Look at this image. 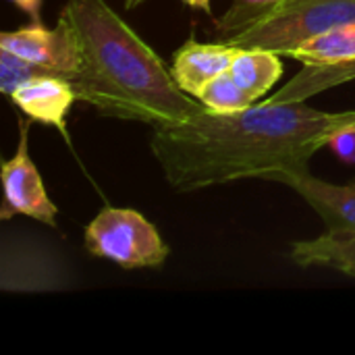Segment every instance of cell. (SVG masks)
Returning <instances> with one entry per match:
<instances>
[{"instance_id":"d6986e66","label":"cell","mask_w":355,"mask_h":355,"mask_svg":"<svg viewBox=\"0 0 355 355\" xmlns=\"http://www.w3.org/2000/svg\"><path fill=\"white\" fill-rule=\"evenodd\" d=\"M141 2H144V0H125V6H127V8H135V6H139Z\"/></svg>"},{"instance_id":"e0dca14e","label":"cell","mask_w":355,"mask_h":355,"mask_svg":"<svg viewBox=\"0 0 355 355\" xmlns=\"http://www.w3.org/2000/svg\"><path fill=\"white\" fill-rule=\"evenodd\" d=\"M31 17V21H42V0H8Z\"/></svg>"},{"instance_id":"3957f363","label":"cell","mask_w":355,"mask_h":355,"mask_svg":"<svg viewBox=\"0 0 355 355\" xmlns=\"http://www.w3.org/2000/svg\"><path fill=\"white\" fill-rule=\"evenodd\" d=\"M352 23L355 0H279L229 31L225 42L241 50L264 48L289 56L297 46Z\"/></svg>"},{"instance_id":"7c38bea8","label":"cell","mask_w":355,"mask_h":355,"mask_svg":"<svg viewBox=\"0 0 355 355\" xmlns=\"http://www.w3.org/2000/svg\"><path fill=\"white\" fill-rule=\"evenodd\" d=\"M279 56L281 54L264 48H239L229 73L248 94L258 100L266 96L283 75V62Z\"/></svg>"},{"instance_id":"30bf717a","label":"cell","mask_w":355,"mask_h":355,"mask_svg":"<svg viewBox=\"0 0 355 355\" xmlns=\"http://www.w3.org/2000/svg\"><path fill=\"white\" fill-rule=\"evenodd\" d=\"M291 260L300 266H327L355 279V237L324 233L316 239L295 241Z\"/></svg>"},{"instance_id":"5bb4252c","label":"cell","mask_w":355,"mask_h":355,"mask_svg":"<svg viewBox=\"0 0 355 355\" xmlns=\"http://www.w3.org/2000/svg\"><path fill=\"white\" fill-rule=\"evenodd\" d=\"M42 75H54L52 71L10 52L0 48V92L10 96L17 87H21L23 83L42 77Z\"/></svg>"},{"instance_id":"9c48e42d","label":"cell","mask_w":355,"mask_h":355,"mask_svg":"<svg viewBox=\"0 0 355 355\" xmlns=\"http://www.w3.org/2000/svg\"><path fill=\"white\" fill-rule=\"evenodd\" d=\"M239 48L223 44H200L196 40L185 42L173 58V77L189 96H200V92L218 75L229 71Z\"/></svg>"},{"instance_id":"8fae6325","label":"cell","mask_w":355,"mask_h":355,"mask_svg":"<svg viewBox=\"0 0 355 355\" xmlns=\"http://www.w3.org/2000/svg\"><path fill=\"white\" fill-rule=\"evenodd\" d=\"M291 58L316 69H339L355 62V23L331 29L289 52Z\"/></svg>"},{"instance_id":"9a60e30c","label":"cell","mask_w":355,"mask_h":355,"mask_svg":"<svg viewBox=\"0 0 355 355\" xmlns=\"http://www.w3.org/2000/svg\"><path fill=\"white\" fill-rule=\"evenodd\" d=\"M275 2H279V0H235V6L220 19L218 25L225 31H235L245 21H250L254 15H258L260 10H264L266 6H270Z\"/></svg>"},{"instance_id":"ba28073f","label":"cell","mask_w":355,"mask_h":355,"mask_svg":"<svg viewBox=\"0 0 355 355\" xmlns=\"http://www.w3.org/2000/svg\"><path fill=\"white\" fill-rule=\"evenodd\" d=\"M8 98L31 121L54 127L69 141L67 116L73 102L77 100L69 79L58 75H42L17 87Z\"/></svg>"},{"instance_id":"ac0fdd59","label":"cell","mask_w":355,"mask_h":355,"mask_svg":"<svg viewBox=\"0 0 355 355\" xmlns=\"http://www.w3.org/2000/svg\"><path fill=\"white\" fill-rule=\"evenodd\" d=\"M189 8H196V10H204V12H212L210 8V2L212 0H183Z\"/></svg>"},{"instance_id":"6da1fadb","label":"cell","mask_w":355,"mask_h":355,"mask_svg":"<svg viewBox=\"0 0 355 355\" xmlns=\"http://www.w3.org/2000/svg\"><path fill=\"white\" fill-rule=\"evenodd\" d=\"M354 125L355 110L324 112L304 102L266 100L229 114L202 106L183 123L152 127L150 150L168 185L189 193L310 171L312 156Z\"/></svg>"},{"instance_id":"4fadbf2b","label":"cell","mask_w":355,"mask_h":355,"mask_svg":"<svg viewBox=\"0 0 355 355\" xmlns=\"http://www.w3.org/2000/svg\"><path fill=\"white\" fill-rule=\"evenodd\" d=\"M198 100L212 112H223V114H229V112H237V110H243L248 106H252L256 102V98L252 94H248L237 81L235 77L225 71L223 75L214 77L198 96Z\"/></svg>"},{"instance_id":"5b68a950","label":"cell","mask_w":355,"mask_h":355,"mask_svg":"<svg viewBox=\"0 0 355 355\" xmlns=\"http://www.w3.org/2000/svg\"><path fill=\"white\" fill-rule=\"evenodd\" d=\"M4 200L0 218L8 220L15 214H25L42 225L56 227V206L50 200L37 166L29 154V123L19 121V146L10 160L2 162Z\"/></svg>"},{"instance_id":"8992f818","label":"cell","mask_w":355,"mask_h":355,"mask_svg":"<svg viewBox=\"0 0 355 355\" xmlns=\"http://www.w3.org/2000/svg\"><path fill=\"white\" fill-rule=\"evenodd\" d=\"M0 48L10 50L58 77L71 79L79 69V50L73 29L64 19L58 17L56 27L48 29L42 21L0 33Z\"/></svg>"},{"instance_id":"ffe728a7","label":"cell","mask_w":355,"mask_h":355,"mask_svg":"<svg viewBox=\"0 0 355 355\" xmlns=\"http://www.w3.org/2000/svg\"><path fill=\"white\" fill-rule=\"evenodd\" d=\"M354 129H355V125H354Z\"/></svg>"},{"instance_id":"2e32d148","label":"cell","mask_w":355,"mask_h":355,"mask_svg":"<svg viewBox=\"0 0 355 355\" xmlns=\"http://www.w3.org/2000/svg\"><path fill=\"white\" fill-rule=\"evenodd\" d=\"M329 148L337 154L339 160H343L347 164H355V129L337 131L331 137Z\"/></svg>"},{"instance_id":"52a82bcc","label":"cell","mask_w":355,"mask_h":355,"mask_svg":"<svg viewBox=\"0 0 355 355\" xmlns=\"http://www.w3.org/2000/svg\"><path fill=\"white\" fill-rule=\"evenodd\" d=\"M277 183L293 189L324 220L329 233L355 237V183L335 185L314 177L310 171L281 175Z\"/></svg>"},{"instance_id":"277c9868","label":"cell","mask_w":355,"mask_h":355,"mask_svg":"<svg viewBox=\"0 0 355 355\" xmlns=\"http://www.w3.org/2000/svg\"><path fill=\"white\" fill-rule=\"evenodd\" d=\"M85 250L121 268H154L166 262L171 250L156 227L133 208L100 210L83 233Z\"/></svg>"},{"instance_id":"7a4b0ae2","label":"cell","mask_w":355,"mask_h":355,"mask_svg":"<svg viewBox=\"0 0 355 355\" xmlns=\"http://www.w3.org/2000/svg\"><path fill=\"white\" fill-rule=\"evenodd\" d=\"M58 17L73 29L79 50V69L69 81L77 100L98 114L164 127L204 106L106 0H67Z\"/></svg>"}]
</instances>
